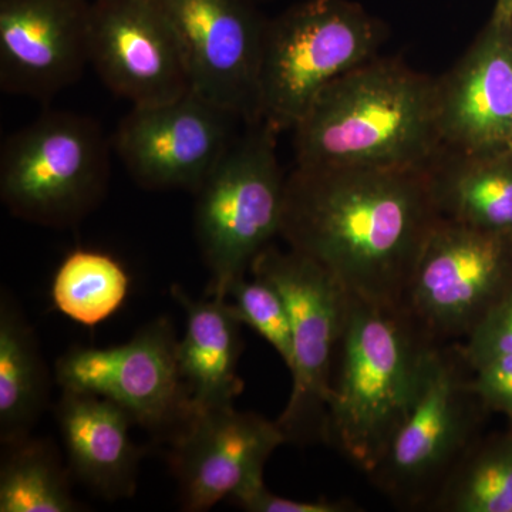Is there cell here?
<instances>
[{"label": "cell", "mask_w": 512, "mask_h": 512, "mask_svg": "<svg viewBox=\"0 0 512 512\" xmlns=\"http://www.w3.org/2000/svg\"><path fill=\"white\" fill-rule=\"evenodd\" d=\"M437 116L443 146L511 148L512 20L493 16L456 66L437 80Z\"/></svg>", "instance_id": "2e32d148"}, {"label": "cell", "mask_w": 512, "mask_h": 512, "mask_svg": "<svg viewBox=\"0 0 512 512\" xmlns=\"http://www.w3.org/2000/svg\"><path fill=\"white\" fill-rule=\"evenodd\" d=\"M254 2H256V0H254Z\"/></svg>", "instance_id": "f546056e"}, {"label": "cell", "mask_w": 512, "mask_h": 512, "mask_svg": "<svg viewBox=\"0 0 512 512\" xmlns=\"http://www.w3.org/2000/svg\"><path fill=\"white\" fill-rule=\"evenodd\" d=\"M249 272L274 286L291 319L292 390L276 423L288 443L326 441L349 293L322 265L291 248L281 251L268 245Z\"/></svg>", "instance_id": "52a82bcc"}, {"label": "cell", "mask_w": 512, "mask_h": 512, "mask_svg": "<svg viewBox=\"0 0 512 512\" xmlns=\"http://www.w3.org/2000/svg\"><path fill=\"white\" fill-rule=\"evenodd\" d=\"M463 350L439 343L431 352L412 409L375 470L373 483L403 507L431 505L473 447L478 399Z\"/></svg>", "instance_id": "ba28073f"}, {"label": "cell", "mask_w": 512, "mask_h": 512, "mask_svg": "<svg viewBox=\"0 0 512 512\" xmlns=\"http://www.w3.org/2000/svg\"><path fill=\"white\" fill-rule=\"evenodd\" d=\"M430 507L446 512H512V441L470 448Z\"/></svg>", "instance_id": "603a6c76"}, {"label": "cell", "mask_w": 512, "mask_h": 512, "mask_svg": "<svg viewBox=\"0 0 512 512\" xmlns=\"http://www.w3.org/2000/svg\"><path fill=\"white\" fill-rule=\"evenodd\" d=\"M113 144L99 121L47 110L0 150V200L13 217L69 228L99 207L109 188Z\"/></svg>", "instance_id": "5b68a950"}, {"label": "cell", "mask_w": 512, "mask_h": 512, "mask_svg": "<svg viewBox=\"0 0 512 512\" xmlns=\"http://www.w3.org/2000/svg\"><path fill=\"white\" fill-rule=\"evenodd\" d=\"M229 301L244 325L275 349L288 369L292 366V328L282 296L265 279L252 275L232 286Z\"/></svg>", "instance_id": "cb8c5ba5"}, {"label": "cell", "mask_w": 512, "mask_h": 512, "mask_svg": "<svg viewBox=\"0 0 512 512\" xmlns=\"http://www.w3.org/2000/svg\"><path fill=\"white\" fill-rule=\"evenodd\" d=\"M90 64L131 106H154L191 92L183 50L161 0H93Z\"/></svg>", "instance_id": "4fadbf2b"}, {"label": "cell", "mask_w": 512, "mask_h": 512, "mask_svg": "<svg viewBox=\"0 0 512 512\" xmlns=\"http://www.w3.org/2000/svg\"><path fill=\"white\" fill-rule=\"evenodd\" d=\"M177 345L173 326L160 318L123 345L70 349L57 360L56 380L63 390L116 403L137 426L173 439L194 413Z\"/></svg>", "instance_id": "30bf717a"}, {"label": "cell", "mask_w": 512, "mask_h": 512, "mask_svg": "<svg viewBox=\"0 0 512 512\" xmlns=\"http://www.w3.org/2000/svg\"><path fill=\"white\" fill-rule=\"evenodd\" d=\"M5 446L0 468V511L79 510L80 505L70 490L69 477L52 447L29 436L5 443Z\"/></svg>", "instance_id": "7402d4cb"}, {"label": "cell", "mask_w": 512, "mask_h": 512, "mask_svg": "<svg viewBox=\"0 0 512 512\" xmlns=\"http://www.w3.org/2000/svg\"><path fill=\"white\" fill-rule=\"evenodd\" d=\"M57 420L74 476L107 500L131 497L141 450L130 414L96 394L63 390Z\"/></svg>", "instance_id": "e0dca14e"}, {"label": "cell", "mask_w": 512, "mask_h": 512, "mask_svg": "<svg viewBox=\"0 0 512 512\" xmlns=\"http://www.w3.org/2000/svg\"><path fill=\"white\" fill-rule=\"evenodd\" d=\"M474 392L485 409L501 410L512 416V355L485 359L471 367Z\"/></svg>", "instance_id": "484cf974"}, {"label": "cell", "mask_w": 512, "mask_h": 512, "mask_svg": "<svg viewBox=\"0 0 512 512\" xmlns=\"http://www.w3.org/2000/svg\"><path fill=\"white\" fill-rule=\"evenodd\" d=\"M278 134L262 120L245 124L194 194L195 237L211 274V298L228 299L281 234L286 175L276 156Z\"/></svg>", "instance_id": "277c9868"}, {"label": "cell", "mask_w": 512, "mask_h": 512, "mask_svg": "<svg viewBox=\"0 0 512 512\" xmlns=\"http://www.w3.org/2000/svg\"><path fill=\"white\" fill-rule=\"evenodd\" d=\"M383 26L352 0H303L266 22L259 120L293 130L318 94L377 56Z\"/></svg>", "instance_id": "8992f818"}, {"label": "cell", "mask_w": 512, "mask_h": 512, "mask_svg": "<svg viewBox=\"0 0 512 512\" xmlns=\"http://www.w3.org/2000/svg\"><path fill=\"white\" fill-rule=\"evenodd\" d=\"M437 345L403 305L349 295L326 443L367 476L412 409Z\"/></svg>", "instance_id": "3957f363"}, {"label": "cell", "mask_w": 512, "mask_h": 512, "mask_svg": "<svg viewBox=\"0 0 512 512\" xmlns=\"http://www.w3.org/2000/svg\"><path fill=\"white\" fill-rule=\"evenodd\" d=\"M424 168H312L286 175L281 237L349 295L402 305L440 221Z\"/></svg>", "instance_id": "6da1fadb"}, {"label": "cell", "mask_w": 512, "mask_h": 512, "mask_svg": "<svg viewBox=\"0 0 512 512\" xmlns=\"http://www.w3.org/2000/svg\"><path fill=\"white\" fill-rule=\"evenodd\" d=\"M497 18L512 20V0H497L494 15Z\"/></svg>", "instance_id": "83f0119b"}, {"label": "cell", "mask_w": 512, "mask_h": 512, "mask_svg": "<svg viewBox=\"0 0 512 512\" xmlns=\"http://www.w3.org/2000/svg\"><path fill=\"white\" fill-rule=\"evenodd\" d=\"M234 114L195 93L154 106H131L111 137L138 187L195 194L238 136Z\"/></svg>", "instance_id": "8fae6325"}, {"label": "cell", "mask_w": 512, "mask_h": 512, "mask_svg": "<svg viewBox=\"0 0 512 512\" xmlns=\"http://www.w3.org/2000/svg\"><path fill=\"white\" fill-rule=\"evenodd\" d=\"M461 350L470 367L490 357L512 355V285L471 330Z\"/></svg>", "instance_id": "d4e9b609"}, {"label": "cell", "mask_w": 512, "mask_h": 512, "mask_svg": "<svg viewBox=\"0 0 512 512\" xmlns=\"http://www.w3.org/2000/svg\"><path fill=\"white\" fill-rule=\"evenodd\" d=\"M512 285V234L437 222L403 308L434 342L466 339Z\"/></svg>", "instance_id": "9c48e42d"}, {"label": "cell", "mask_w": 512, "mask_h": 512, "mask_svg": "<svg viewBox=\"0 0 512 512\" xmlns=\"http://www.w3.org/2000/svg\"><path fill=\"white\" fill-rule=\"evenodd\" d=\"M173 22L191 92L259 121L258 87L266 22L254 0H161Z\"/></svg>", "instance_id": "7c38bea8"}, {"label": "cell", "mask_w": 512, "mask_h": 512, "mask_svg": "<svg viewBox=\"0 0 512 512\" xmlns=\"http://www.w3.org/2000/svg\"><path fill=\"white\" fill-rule=\"evenodd\" d=\"M510 147L512 148V136H511V143H510Z\"/></svg>", "instance_id": "f1b7e54d"}, {"label": "cell", "mask_w": 512, "mask_h": 512, "mask_svg": "<svg viewBox=\"0 0 512 512\" xmlns=\"http://www.w3.org/2000/svg\"><path fill=\"white\" fill-rule=\"evenodd\" d=\"M93 0H0V89L49 103L90 64Z\"/></svg>", "instance_id": "9a60e30c"}, {"label": "cell", "mask_w": 512, "mask_h": 512, "mask_svg": "<svg viewBox=\"0 0 512 512\" xmlns=\"http://www.w3.org/2000/svg\"><path fill=\"white\" fill-rule=\"evenodd\" d=\"M424 170L443 220L512 234V148L463 151L443 146Z\"/></svg>", "instance_id": "d6986e66"}, {"label": "cell", "mask_w": 512, "mask_h": 512, "mask_svg": "<svg viewBox=\"0 0 512 512\" xmlns=\"http://www.w3.org/2000/svg\"><path fill=\"white\" fill-rule=\"evenodd\" d=\"M232 503L241 507L242 510L251 512H353L359 511L356 504L350 501L320 500L298 501L291 498L276 495L266 488V485H259L248 493L234 498Z\"/></svg>", "instance_id": "4316f807"}, {"label": "cell", "mask_w": 512, "mask_h": 512, "mask_svg": "<svg viewBox=\"0 0 512 512\" xmlns=\"http://www.w3.org/2000/svg\"><path fill=\"white\" fill-rule=\"evenodd\" d=\"M293 133L298 167L426 168L443 147L437 80L373 57L326 86Z\"/></svg>", "instance_id": "7a4b0ae2"}, {"label": "cell", "mask_w": 512, "mask_h": 512, "mask_svg": "<svg viewBox=\"0 0 512 512\" xmlns=\"http://www.w3.org/2000/svg\"><path fill=\"white\" fill-rule=\"evenodd\" d=\"M49 373L39 343L9 296L0 303V439L29 436L49 396Z\"/></svg>", "instance_id": "ffe728a7"}, {"label": "cell", "mask_w": 512, "mask_h": 512, "mask_svg": "<svg viewBox=\"0 0 512 512\" xmlns=\"http://www.w3.org/2000/svg\"><path fill=\"white\" fill-rule=\"evenodd\" d=\"M284 443L276 421L234 404L192 413L170 453L184 510L208 511L264 485L266 463Z\"/></svg>", "instance_id": "5bb4252c"}, {"label": "cell", "mask_w": 512, "mask_h": 512, "mask_svg": "<svg viewBox=\"0 0 512 512\" xmlns=\"http://www.w3.org/2000/svg\"><path fill=\"white\" fill-rule=\"evenodd\" d=\"M171 295L183 306L187 319L177 356L192 410L201 412L234 404L244 390L238 376L244 323L229 299H194L178 285L171 288Z\"/></svg>", "instance_id": "ac0fdd59"}, {"label": "cell", "mask_w": 512, "mask_h": 512, "mask_svg": "<svg viewBox=\"0 0 512 512\" xmlns=\"http://www.w3.org/2000/svg\"><path fill=\"white\" fill-rule=\"evenodd\" d=\"M130 285L127 269L114 256L74 249L53 276L50 298L63 316L93 328L119 311Z\"/></svg>", "instance_id": "44dd1931"}]
</instances>
